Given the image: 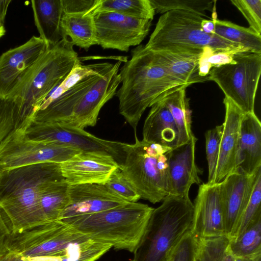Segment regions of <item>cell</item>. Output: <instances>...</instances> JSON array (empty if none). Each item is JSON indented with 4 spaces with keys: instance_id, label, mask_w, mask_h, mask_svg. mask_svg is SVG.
Returning a JSON list of instances; mask_svg holds the SVG:
<instances>
[{
    "instance_id": "cell-37",
    "label": "cell",
    "mask_w": 261,
    "mask_h": 261,
    "mask_svg": "<svg viewBox=\"0 0 261 261\" xmlns=\"http://www.w3.org/2000/svg\"><path fill=\"white\" fill-rule=\"evenodd\" d=\"M109 190L129 202H136L141 197L118 167L104 184Z\"/></svg>"
},
{
    "instance_id": "cell-2",
    "label": "cell",
    "mask_w": 261,
    "mask_h": 261,
    "mask_svg": "<svg viewBox=\"0 0 261 261\" xmlns=\"http://www.w3.org/2000/svg\"><path fill=\"white\" fill-rule=\"evenodd\" d=\"M63 178L56 163L0 170V208L11 233L48 222L40 206V192L48 182Z\"/></svg>"
},
{
    "instance_id": "cell-42",
    "label": "cell",
    "mask_w": 261,
    "mask_h": 261,
    "mask_svg": "<svg viewBox=\"0 0 261 261\" xmlns=\"http://www.w3.org/2000/svg\"><path fill=\"white\" fill-rule=\"evenodd\" d=\"M63 13H87L90 12L98 0H61Z\"/></svg>"
},
{
    "instance_id": "cell-39",
    "label": "cell",
    "mask_w": 261,
    "mask_h": 261,
    "mask_svg": "<svg viewBox=\"0 0 261 261\" xmlns=\"http://www.w3.org/2000/svg\"><path fill=\"white\" fill-rule=\"evenodd\" d=\"M243 14L250 29L261 35V0H231Z\"/></svg>"
},
{
    "instance_id": "cell-34",
    "label": "cell",
    "mask_w": 261,
    "mask_h": 261,
    "mask_svg": "<svg viewBox=\"0 0 261 261\" xmlns=\"http://www.w3.org/2000/svg\"><path fill=\"white\" fill-rule=\"evenodd\" d=\"M260 202L261 168L258 171L248 202L230 239L237 238L240 235L261 215Z\"/></svg>"
},
{
    "instance_id": "cell-33",
    "label": "cell",
    "mask_w": 261,
    "mask_h": 261,
    "mask_svg": "<svg viewBox=\"0 0 261 261\" xmlns=\"http://www.w3.org/2000/svg\"><path fill=\"white\" fill-rule=\"evenodd\" d=\"M155 13L164 14L166 12L180 10L206 16V11H213L216 1L207 0H150Z\"/></svg>"
},
{
    "instance_id": "cell-1",
    "label": "cell",
    "mask_w": 261,
    "mask_h": 261,
    "mask_svg": "<svg viewBox=\"0 0 261 261\" xmlns=\"http://www.w3.org/2000/svg\"><path fill=\"white\" fill-rule=\"evenodd\" d=\"M121 87L116 96L119 113L136 134L145 110L173 92L186 86L179 85L159 62L154 53L139 45L131 51V58L120 68Z\"/></svg>"
},
{
    "instance_id": "cell-6",
    "label": "cell",
    "mask_w": 261,
    "mask_h": 261,
    "mask_svg": "<svg viewBox=\"0 0 261 261\" xmlns=\"http://www.w3.org/2000/svg\"><path fill=\"white\" fill-rule=\"evenodd\" d=\"M153 208L129 202L96 213L66 218L60 221L91 239L111 245L117 250L133 253Z\"/></svg>"
},
{
    "instance_id": "cell-35",
    "label": "cell",
    "mask_w": 261,
    "mask_h": 261,
    "mask_svg": "<svg viewBox=\"0 0 261 261\" xmlns=\"http://www.w3.org/2000/svg\"><path fill=\"white\" fill-rule=\"evenodd\" d=\"M223 124L208 130L205 134L206 159L208 165V184H214L218 163Z\"/></svg>"
},
{
    "instance_id": "cell-38",
    "label": "cell",
    "mask_w": 261,
    "mask_h": 261,
    "mask_svg": "<svg viewBox=\"0 0 261 261\" xmlns=\"http://www.w3.org/2000/svg\"><path fill=\"white\" fill-rule=\"evenodd\" d=\"M25 261H88L83 244L77 241L65 249L51 255L25 257Z\"/></svg>"
},
{
    "instance_id": "cell-36",
    "label": "cell",
    "mask_w": 261,
    "mask_h": 261,
    "mask_svg": "<svg viewBox=\"0 0 261 261\" xmlns=\"http://www.w3.org/2000/svg\"><path fill=\"white\" fill-rule=\"evenodd\" d=\"M22 120L19 108L13 102L0 99V143Z\"/></svg>"
},
{
    "instance_id": "cell-24",
    "label": "cell",
    "mask_w": 261,
    "mask_h": 261,
    "mask_svg": "<svg viewBox=\"0 0 261 261\" xmlns=\"http://www.w3.org/2000/svg\"><path fill=\"white\" fill-rule=\"evenodd\" d=\"M31 3L39 37L49 46L56 44L62 40L60 28L63 14L61 0H33Z\"/></svg>"
},
{
    "instance_id": "cell-5",
    "label": "cell",
    "mask_w": 261,
    "mask_h": 261,
    "mask_svg": "<svg viewBox=\"0 0 261 261\" xmlns=\"http://www.w3.org/2000/svg\"><path fill=\"white\" fill-rule=\"evenodd\" d=\"M153 208L131 261H170L182 239L191 231L193 203L188 196H171Z\"/></svg>"
},
{
    "instance_id": "cell-28",
    "label": "cell",
    "mask_w": 261,
    "mask_h": 261,
    "mask_svg": "<svg viewBox=\"0 0 261 261\" xmlns=\"http://www.w3.org/2000/svg\"><path fill=\"white\" fill-rule=\"evenodd\" d=\"M212 20L215 25L214 34L241 45L249 52L261 53V35L250 28L242 27L229 21L217 18Z\"/></svg>"
},
{
    "instance_id": "cell-23",
    "label": "cell",
    "mask_w": 261,
    "mask_h": 261,
    "mask_svg": "<svg viewBox=\"0 0 261 261\" xmlns=\"http://www.w3.org/2000/svg\"><path fill=\"white\" fill-rule=\"evenodd\" d=\"M152 51L179 85L188 87L193 84L209 81L199 74L198 62L202 53Z\"/></svg>"
},
{
    "instance_id": "cell-21",
    "label": "cell",
    "mask_w": 261,
    "mask_h": 261,
    "mask_svg": "<svg viewBox=\"0 0 261 261\" xmlns=\"http://www.w3.org/2000/svg\"><path fill=\"white\" fill-rule=\"evenodd\" d=\"M261 168V123L254 112L244 113L241 121L235 170L254 174Z\"/></svg>"
},
{
    "instance_id": "cell-32",
    "label": "cell",
    "mask_w": 261,
    "mask_h": 261,
    "mask_svg": "<svg viewBox=\"0 0 261 261\" xmlns=\"http://www.w3.org/2000/svg\"><path fill=\"white\" fill-rule=\"evenodd\" d=\"M230 239L223 234L196 240V258L198 261H224L229 249Z\"/></svg>"
},
{
    "instance_id": "cell-13",
    "label": "cell",
    "mask_w": 261,
    "mask_h": 261,
    "mask_svg": "<svg viewBox=\"0 0 261 261\" xmlns=\"http://www.w3.org/2000/svg\"><path fill=\"white\" fill-rule=\"evenodd\" d=\"M97 45L103 49L127 52L140 45L148 35L151 21L113 12L93 14Z\"/></svg>"
},
{
    "instance_id": "cell-27",
    "label": "cell",
    "mask_w": 261,
    "mask_h": 261,
    "mask_svg": "<svg viewBox=\"0 0 261 261\" xmlns=\"http://www.w3.org/2000/svg\"><path fill=\"white\" fill-rule=\"evenodd\" d=\"M186 88L178 89L163 99L178 128L179 145L187 142L193 135L191 129V111L186 97Z\"/></svg>"
},
{
    "instance_id": "cell-15",
    "label": "cell",
    "mask_w": 261,
    "mask_h": 261,
    "mask_svg": "<svg viewBox=\"0 0 261 261\" xmlns=\"http://www.w3.org/2000/svg\"><path fill=\"white\" fill-rule=\"evenodd\" d=\"M48 47L41 38L33 36L0 56V99L7 100L19 78Z\"/></svg>"
},
{
    "instance_id": "cell-25",
    "label": "cell",
    "mask_w": 261,
    "mask_h": 261,
    "mask_svg": "<svg viewBox=\"0 0 261 261\" xmlns=\"http://www.w3.org/2000/svg\"><path fill=\"white\" fill-rule=\"evenodd\" d=\"M62 39H67L81 48L88 50L97 45L93 14L91 12L63 13L60 24Z\"/></svg>"
},
{
    "instance_id": "cell-26",
    "label": "cell",
    "mask_w": 261,
    "mask_h": 261,
    "mask_svg": "<svg viewBox=\"0 0 261 261\" xmlns=\"http://www.w3.org/2000/svg\"><path fill=\"white\" fill-rule=\"evenodd\" d=\"M69 187L63 178L49 182L42 189L40 206L47 222L59 220L61 213L69 203Z\"/></svg>"
},
{
    "instance_id": "cell-50",
    "label": "cell",
    "mask_w": 261,
    "mask_h": 261,
    "mask_svg": "<svg viewBox=\"0 0 261 261\" xmlns=\"http://www.w3.org/2000/svg\"><path fill=\"white\" fill-rule=\"evenodd\" d=\"M194 261H198L196 258V256H195V260Z\"/></svg>"
},
{
    "instance_id": "cell-41",
    "label": "cell",
    "mask_w": 261,
    "mask_h": 261,
    "mask_svg": "<svg viewBox=\"0 0 261 261\" xmlns=\"http://www.w3.org/2000/svg\"><path fill=\"white\" fill-rule=\"evenodd\" d=\"M239 52L234 50H215L206 47L204 49L202 54L213 68L235 63L234 56Z\"/></svg>"
},
{
    "instance_id": "cell-29",
    "label": "cell",
    "mask_w": 261,
    "mask_h": 261,
    "mask_svg": "<svg viewBox=\"0 0 261 261\" xmlns=\"http://www.w3.org/2000/svg\"><path fill=\"white\" fill-rule=\"evenodd\" d=\"M229 249L235 258L253 259L261 255V215L240 235L230 239Z\"/></svg>"
},
{
    "instance_id": "cell-12",
    "label": "cell",
    "mask_w": 261,
    "mask_h": 261,
    "mask_svg": "<svg viewBox=\"0 0 261 261\" xmlns=\"http://www.w3.org/2000/svg\"><path fill=\"white\" fill-rule=\"evenodd\" d=\"M86 235L60 221L48 222L10 235L7 247L25 257L51 255Z\"/></svg>"
},
{
    "instance_id": "cell-44",
    "label": "cell",
    "mask_w": 261,
    "mask_h": 261,
    "mask_svg": "<svg viewBox=\"0 0 261 261\" xmlns=\"http://www.w3.org/2000/svg\"><path fill=\"white\" fill-rule=\"evenodd\" d=\"M0 261H25V257L16 251L8 249L0 255Z\"/></svg>"
},
{
    "instance_id": "cell-14",
    "label": "cell",
    "mask_w": 261,
    "mask_h": 261,
    "mask_svg": "<svg viewBox=\"0 0 261 261\" xmlns=\"http://www.w3.org/2000/svg\"><path fill=\"white\" fill-rule=\"evenodd\" d=\"M259 169L251 175L235 170L219 182L224 233L230 239L248 202Z\"/></svg>"
},
{
    "instance_id": "cell-4",
    "label": "cell",
    "mask_w": 261,
    "mask_h": 261,
    "mask_svg": "<svg viewBox=\"0 0 261 261\" xmlns=\"http://www.w3.org/2000/svg\"><path fill=\"white\" fill-rule=\"evenodd\" d=\"M73 46L67 39L49 46L19 78L7 100L18 107L23 118L39 109L80 61Z\"/></svg>"
},
{
    "instance_id": "cell-49",
    "label": "cell",
    "mask_w": 261,
    "mask_h": 261,
    "mask_svg": "<svg viewBox=\"0 0 261 261\" xmlns=\"http://www.w3.org/2000/svg\"><path fill=\"white\" fill-rule=\"evenodd\" d=\"M6 30L4 26L0 25V39L5 35Z\"/></svg>"
},
{
    "instance_id": "cell-22",
    "label": "cell",
    "mask_w": 261,
    "mask_h": 261,
    "mask_svg": "<svg viewBox=\"0 0 261 261\" xmlns=\"http://www.w3.org/2000/svg\"><path fill=\"white\" fill-rule=\"evenodd\" d=\"M179 132L163 99L151 106L143 128V140L174 148L179 145Z\"/></svg>"
},
{
    "instance_id": "cell-11",
    "label": "cell",
    "mask_w": 261,
    "mask_h": 261,
    "mask_svg": "<svg viewBox=\"0 0 261 261\" xmlns=\"http://www.w3.org/2000/svg\"><path fill=\"white\" fill-rule=\"evenodd\" d=\"M81 151L56 142L31 139L15 128L0 143V170L42 163L61 164Z\"/></svg>"
},
{
    "instance_id": "cell-3",
    "label": "cell",
    "mask_w": 261,
    "mask_h": 261,
    "mask_svg": "<svg viewBox=\"0 0 261 261\" xmlns=\"http://www.w3.org/2000/svg\"><path fill=\"white\" fill-rule=\"evenodd\" d=\"M122 60L99 73L81 80L42 110L30 116L33 120L84 129L94 126L101 108L115 95L121 84Z\"/></svg>"
},
{
    "instance_id": "cell-47",
    "label": "cell",
    "mask_w": 261,
    "mask_h": 261,
    "mask_svg": "<svg viewBox=\"0 0 261 261\" xmlns=\"http://www.w3.org/2000/svg\"><path fill=\"white\" fill-rule=\"evenodd\" d=\"M235 257L231 253L229 249H228V251L225 256L224 261H235Z\"/></svg>"
},
{
    "instance_id": "cell-17",
    "label": "cell",
    "mask_w": 261,
    "mask_h": 261,
    "mask_svg": "<svg viewBox=\"0 0 261 261\" xmlns=\"http://www.w3.org/2000/svg\"><path fill=\"white\" fill-rule=\"evenodd\" d=\"M69 203L59 221L96 213L129 203L101 184L69 186Z\"/></svg>"
},
{
    "instance_id": "cell-30",
    "label": "cell",
    "mask_w": 261,
    "mask_h": 261,
    "mask_svg": "<svg viewBox=\"0 0 261 261\" xmlns=\"http://www.w3.org/2000/svg\"><path fill=\"white\" fill-rule=\"evenodd\" d=\"M113 12L152 21L155 14L150 0H98L91 12Z\"/></svg>"
},
{
    "instance_id": "cell-8",
    "label": "cell",
    "mask_w": 261,
    "mask_h": 261,
    "mask_svg": "<svg viewBox=\"0 0 261 261\" xmlns=\"http://www.w3.org/2000/svg\"><path fill=\"white\" fill-rule=\"evenodd\" d=\"M125 144V156L119 167L141 199L152 203L162 201L171 195L169 153L172 148L138 139Z\"/></svg>"
},
{
    "instance_id": "cell-16",
    "label": "cell",
    "mask_w": 261,
    "mask_h": 261,
    "mask_svg": "<svg viewBox=\"0 0 261 261\" xmlns=\"http://www.w3.org/2000/svg\"><path fill=\"white\" fill-rule=\"evenodd\" d=\"M119 165L106 153L81 151L60 164L62 175L69 186L84 184H105Z\"/></svg>"
},
{
    "instance_id": "cell-40",
    "label": "cell",
    "mask_w": 261,
    "mask_h": 261,
    "mask_svg": "<svg viewBox=\"0 0 261 261\" xmlns=\"http://www.w3.org/2000/svg\"><path fill=\"white\" fill-rule=\"evenodd\" d=\"M197 242L191 231L187 233L174 250L170 261H194Z\"/></svg>"
},
{
    "instance_id": "cell-10",
    "label": "cell",
    "mask_w": 261,
    "mask_h": 261,
    "mask_svg": "<svg viewBox=\"0 0 261 261\" xmlns=\"http://www.w3.org/2000/svg\"><path fill=\"white\" fill-rule=\"evenodd\" d=\"M29 138L41 141L56 142L82 151L109 154L121 166L124 160L125 143L98 138L84 129L66 126L57 123L37 121L24 118L16 128Z\"/></svg>"
},
{
    "instance_id": "cell-45",
    "label": "cell",
    "mask_w": 261,
    "mask_h": 261,
    "mask_svg": "<svg viewBox=\"0 0 261 261\" xmlns=\"http://www.w3.org/2000/svg\"><path fill=\"white\" fill-rule=\"evenodd\" d=\"M201 28L203 32L207 34H214L215 25L213 20L204 18L201 22Z\"/></svg>"
},
{
    "instance_id": "cell-19",
    "label": "cell",
    "mask_w": 261,
    "mask_h": 261,
    "mask_svg": "<svg viewBox=\"0 0 261 261\" xmlns=\"http://www.w3.org/2000/svg\"><path fill=\"white\" fill-rule=\"evenodd\" d=\"M197 138L193 135L186 143L172 148L169 153L171 196H188L193 184L199 185L202 171L195 162Z\"/></svg>"
},
{
    "instance_id": "cell-7",
    "label": "cell",
    "mask_w": 261,
    "mask_h": 261,
    "mask_svg": "<svg viewBox=\"0 0 261 261\" xmlns=\"http://www.w3.org/2000/svg\"><path fill=\"white\" fill-rule=\"evenodd\" d=\"M204 18L193 12L173 10L162 14L145 45L154 51L202 53L205 48L215 50L249 52L241 45L215 34L205 33L201 28Z\"/></svg>"
},
{
    "instance_id": "cell-48",
    "label": "cell",
    "mask_w": 261,
    "mask_h": 261,
    "mask_svg": "<svg viewBox=\"0 0 261 261\" xmlns=\"http://www.w3.org/2000/svg\"><path fill=\"white\" fill-rule=\"evenodd\" d=\"M235 261H261V256H259L253 259L236 258Z\"/></svg>"
},
{
    "instance_id": "cell-46",
    "label": "cell",
    "mask_w": 261,
    "mask_h": 261,
    "mask_svg": "<svg viewBox=\"0 0 261 261\" xmlns=\"http://www.w3.org/2000/svg\"><path fill=\"white\" fill-rule=\"evenodd\" d=\"M11 0H0V25L4 26L6 15Z\"/></svg>"
},
{
    "instance_id": "cell-43",
    "label": "cell",
    "mask_w": 261,
    "mask_h": 261,
    "mask_svg": "<svg viewBox=\"0 0 261 261\" xmlns=\"http://www.w3.org/2000/svg\"><path fill=\"white\" fill-rule=\"evenodd\" d=\"M10 234L6 218L0 208V255L8 249L7 244Z\"/></svg>"
},
{
    "instance_id": "cell-20",
    "label": "cell",
    "mask_w": 261,
    "mask_h": 261,
    "mask_svg": "<svg viewBox=\"0 0 261 261\" xmlns=\"http://www.w3.org/2000/svg\"><path fill=\"white\" fill-rule=\"evenodd\" d=\"M225 115L220 144L215 183H219L235 171L240 126L244 113L229 99L223 100Z\"/></svg>"
},
{
    "instance_id": "cell-9",
    "label": "cell",
    "mask_w": 261,
    "mask_h": 261,
    "mask_svg": "<svg viewBox=\"0 0 261 261\" xmlns=\"http://www.w3.org/2000/svg\"><path fill=\"white\" fill-rule=\"evenodd\" d=\"M236 63L213 67L209 81L215 82L225 97L244 113L254 112V101L261 73V53L239 52Z\"/></svg>"
},
{
    "instance_id": "cell-31",
    "label": "cell",
    "mask_w": 261,
    "mask_h": 261,
    "mask_svg": "<svg viewBox=\"0 0 261 261\" xmlns=\"http://www.w3.org/2000/svg\"><path fill=\"white\" fill-rule=\"evenodd\" d=\"M111 64L109 62H101L83 65L79 61L66 77L48 94L37 111L45 108L81 80L98 74Z\"/></svg>"
},
{
    "instance_id": "cell-18",
    "label": "cell",
    "mask_w": 261,
    "mask_h": 261,
    "mask_svg": "<svg viewBox=\"0 0 261 261\" xmlns=\"http://www.w3.org/2000/svg\"><path fill=\"white\" fill-rule=\"evenodd\" d=\"M191 232L196 240L224 234L219 183H203L194 200Z\"/></svg>"
}]
</instances>
